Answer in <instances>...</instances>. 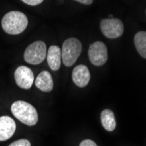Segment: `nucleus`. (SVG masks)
<instances>
[{"label": "nucleus", "instance_id": "nucleus-1", "mask_svg": "<svg viewBox=\"0 0 146 146\" xmlns=\"http://www.w3.org/2000/svg\"><path fill=\"white\" fill-rule=\"evenodd\" d=\"M3 30L11 35H17L23 33L28 25V19L23 12L18 11H9L2 19Z\"/></svg>", "mask_w": 146, "mask_h": 146}, {"label": "nucleus", "instance_id": "nucleus-2", "mask_svg": "<svg viewBox=\"0 0 146 146\" xmlns=\"http://www.w3.org/2000/svg\"><path fill=\"white\" fill-rule=\"evenodd\" d=\"M11 113L18 120L28 126L35 125L38 120L36 109L32 104L24 101H17L13 102L11 105Z\"/></svg>", "mask_w": 146, "mask_h": 146}, {"label": "nucleus", "instance_id": "nucleus-3", "mask_svg": "<svg viewBox=\"0 0 146 146\" xmlns=\"http://www.w3.org/2000/svg\"><path fill=\"white\" fill-rule=\"evenodd\" d=\"M82 51V45L76 38L66 39L61 48L62 61L66 67L73 66Z\"/></svg>", "mask_w": 146, "mask_h": 146}, {"label": "nucleus", "instance_id": "nucleus-4", "mask_svg": "<svg viewBox=\"0 0 146 146\" xmlns=\"http://www.w3.org/2000/svg\"><path fill=\"white\" fill-rule=\"evenodd\" d=\"M46 54V45L41 40H38L30 44L26 47L24 54V59L29 64L38 65L45 60Z\"/></svg>", "mask_w": 146, "mask_h": 146}, {"label": "nucleus", "instance_id": "nucleus-5", "mask_svg": "<svg viewBox=\"0 0 146 146\" xmlns=\"http://www.w3.org/2000/svg\"><path fill=\"white\" fill-rule=\"evenodd\" d=\"M100 28L106 38H117L123 35L124 25L119 19H103L101 20Z\"/></svg>", "mask_w": 146, "mask_h": 146}, {"label": "nucleus", "instance_id": "nucleus-6", "mask_svg": "<svg viewBox=\"0 0 146 146\" xmlns=\"http://www.w3.org/2000/svg\"><path fill=\"white\" fill-rule=\"evenodd\" d=\"M88 58L90 62L96 67L104 65L108 60V50L106 45L102 41H96L90 45Z\"/></svg>", "mask_w": 146, "mask_h": 146}, {"label": "nucleus", "instance_id": "nucleus-7", "mask_svg": "<svg viewBox=\"0 0 146 146\" xmlns=\"http://www.w3.org/2000/svg\"><path fill=\"white\" fill-rule=\"evenodd\" d=\"M14 78L17 85L24 89L31 88L34 82V75L33 71L25 66H20L16 69Z\"/></svg>", "mask_w": 146, "mask_h": 146}, {"label": "nucleus", "instance_id": "nucleus-8", "mask_svg": "<svg viewBox=\"0 0 146 146\" xmlns=\"http://www.w3.org/2000/svg\"><path fill=\"white\" fill-rule=\"evenodd\" d=\"M72 79L77 87L84 88L88 84L90 81V72L86 66L79 65L73 70Z\"/></svg>", "mask_w": 146, "mask_h": 146}, {"label": "nucleus", "instance_id": "nucleus-9", "mask_svg": "<svg viewBox=\"0 0 146 146\" xmlns=\"http://www.w3.org/2000/svg\"><path fill=\"white\" fill-rule=\"evenodd\" d=\"M16 123L10 116L0 117V141L10 139L15 133Z\"/></svg>", "mask_w": 146, "mask_h": 146}, {"label": "nucleus", "instance_id": "nucleus-10", "mask_svg": "<svg viewBox=\"0 0 146 146\" xmlns=\"http://www.w3.org/2000/svg\"><path fill=\"white\" fill-rule=\"evenodd\" d=\"M46 60L49 68L52 71L59 70L62 61L61 49L58 46H51L47 51Z\"/></svg>", "mask_w": 146, "mask_h": 146}, {"label": "nucleus", "instance_id": "nucleus-11", "mask_svg": "<svg viewBox=\"0 0 146 146\" xmlns=\"http://www.w3.org/2000/svg\"><path fill=\"white\" fill-rule=\"evenodd\" d=\"M35 86L43 92H50L54 88V81L51 74L47 71H42L38 74L35 80Z\"/></svg>", "mask_w": 146, "mask_h": 146}, {"label": "nucleus", "instance_id": "nucleus-12", "mask_svg": "<svg viewBox=\"0 0 146 146\" xmlns=\"http://www.w3.org/2000/svg\"><path fill=\"white\" fill-rule=\"evenodd\" d=\"M101 122L102 127L107 131H113L116 127V121L114 112L110 110H104L102 111Z\"/></svg>", "mask_w": 146, "mask_h": 146}, {"label": "nucleus", "instance_id": "nucleus-13", "mask_svg": "<svg viewBox=\"0 0 146 146\" xmlns=\"http://www.w3.org/2000/svg\"><path fill=\"white\" fill-rule=\"evenodd\" d=\"M134 43L138 54L144 59H146V32H138L134 38Z\"/></svg>", "mask_w": 146, "mask_h": 146}, {"label": "nucleus", "instance_id": "nucleus-14", "mask_svg": "<svg viewBox=\"0 0 146 146\" xmlns=\"http://www.w3.org/2000/svg\"><path fill=\"white\" fill-rule=\"evenodd\" d=\"M9 146H31V143L26 139H19L11 143Z\"/></svg>", "mask_w": 146, "mask_h": 146}, {"label": "nucleus", "instance_id": "nucleus-15", "mask_svg": "<svg viewBox=\"0 0 146 146\" xmlns=\"http://www.w3.org/2000/svg\"><path fill=\"white\" fill-rule=\"evenodd\" d=\"M21 1L28 5L34 6V5H38L39 4H41L44 0H21Z\"/></svg>", "mask_w": 146, "mask_h": 146}, {"label": "nucleus", "instance_id": "nucleus-16", "mask_svg": "<svg viewBox=\"0 0 146 146\" xmlns=\"http://www.w3.org/2000/svg\"><path fill=\"white\" fill-rule=\"evenodd\" d=\"M80 146H97V144L90 139H86V140H83Z\"/></svg>", "mask_w": 146, "mask_h": 146}, {"label": "nucleus", "instance_id": "nucleus-17", "mask_svg": "<svg viewBox=\"0 0 146 146\" xmlns=\"http://www.w3.org/2000/svg\"><path fill=\"white\" fill-rule=\"evenodd\" d=\"M75 1L83 5H91L93 3V0H75Z\"/></svg>", "mask_w": 146, "mask_h": 146}, {"label": "nucleus", "instance_id": "nucleus-18", "mask_svg": "<svg viewBox=\"0 0 146 146\" xmlns=\"http://www.w3.org/2000/svg\"><path fill=\"white\" fill-rule=\"evenodd\" d=\"M109 17H110V19H113V18H114V16H113V15H111V14H110Z\"/></svg>", "mask_w": 146, "mask_h": 146}]
</instances>
